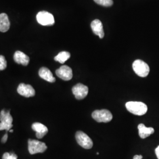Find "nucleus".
Segmentation results:
<instances>
[{
  "label": "nucleus",
  "instance_id": "obj_6",
  "mask_svg": "<svg viewBox=\"0 0 159 159\" xmlns=\"http://www.w3.org/2000/svg\"><path fill=\"white\" fill-rule=\"evenodd\" d=\"M75 139L80 146L84 148L90 149L93 146V143L90 137L81 131H78L76 133Z\"/></svg>",
  "mask_w": 159,
  "mask_h": 159
},
{
  "label": "nucleus",
  "instance_id": "obj_11",
  "mask_svg": "<svg viewBox=\"0 0 159 159\" xmlns=\"http://www.w3.org/2000/svg\"><path fill=\"white\" fill-rule=\"evenodd\" d=\"M32 129L36 132V137L42 139L47 134L48 130L46 125L40 123H34L32 125Z\"/></svg>",
  "mask_w": 159,
  "mask_h": 159
},
{
  "label": "nucleus",
  "instance_id": "obj_4",
  "mask_svg": "<svg viewBox=\"0 0 159 159\" xmlns=\"http://www.w3.org/2000/svg\"><path fill=\"white\" fill-rule=\"evenodd\" d=\"M92 117L98 123H108L113 119V115L107 110H97L93 112Z\"/></svg>",
  "mask_w": 159,
  "mask_h": 159
},
{
  "label": "nucleus",
  "instance_id": "obj_10",
  "mask_svg": "<svg viewBox=\"0 0 159 159\" xmlns=\"http://www.w3.org/2000/svg\"><path fill=\"white\" fill-rule=\"evenodd\" d=\"M17 92L22 96L30 97L35 96V92L34 88L30 84H25L24 83L20 84L17 88Z\"/></svg>",
  "mask_w": 159,
  "mask_h": 159
},
{
  "label": "nucleus",
  "instance_id": "obj_24",
  "mask_svg": "<svg viewBox=\"0 0 159 159\" xmlns=\"http://www.w3.org/2000/svg\"><path fill=\"white\" fill-rule=\"evenodd\" d=\"M9 131H10V132H11V133H12V132H13V130H11V129Z\"/></svg>",
  "mask_w": 159,
  "mask_h": 159
},
{
  "label": "nucleus",
  "instance_id": "obj_12",
  "mask_svg": "<svg viewBox=\"0 0 159 159\" xmlns=\"http://www.w3.org/2000/svg\"><path fill=\"white\" fill-rule=\"evenodd\" d=\"M91 27L94 34L99 37L100 39H102L104 36L102 23L100 20L96 19L93 21L91 23Z\"/></svg>",
  "mask_w": 159,
  "mask_h": 159
},
{
  "label": "nucleus",
  "instance_id": "obj_13",
  "mask_svg": "<svg viewBox=\"0 0 159 159\" xmlns=\"http://www.w3.org/2000/svg\"><path fill=\"white\" fill-rule=\"evenodd\" d=\"M14 61L19 64L24 66H27L30 62V58L27 55L20 51H17L14 55Z\"/></svg>",
  "mask_w": 159,
  "mask_h": 159
},
{
  "label": "nucleus",
  "instance_id": "obj_8",
  "mask_svg": "<svg viewBox=\"0 0 159 159\" xmlns=\"http://www.w3.org/2000/svg\"><path fill=\"white\" fill-rule=\"evenodd\" d=\"M72 92L77 100H82L87 96L89 88L86 85L79 83L73 87Z\"/></svg>",
  "mask_w": 159,
  "mask_h": 159
},
{
  "label": "nucleus",
  "instance_id": "obj_7",
  "mask_svg": "<svg viewBox=\"0 0 159 159\" xmlns=\"http://www.w3.org/2000/svg\"><path fill=\"white\" fill-rule=\"evenodd\" d=\"M37 21L42 25L50 26L54 24L55 20L54 16L48 12L40 11L37 14Z\"/></svg>",
  "mask_w": 159,
  "mask_h": 159
},
{
  "label": "nucleus",
  "instance_id": "obj_3",
  "mask_svg": "<svg viewBox=\"0 0 159 159\" xmlns=\"http://www.w3.org/2000/svg\"><path fill=\"white\" fill-rule=\"evenodd\" d=\"M132 67L135 73L139 77H146L149 74L150 68L148 64L141 60H135L133 63Z\"/></svg>",
  "mask_w": 159,
  "mask_h": 159
},
{
  "label": "nucleus",
  "instance_id": "obj_5",
  "mask_svg": "<svg viewBox=\"0 0 159 159\" xmlns=\"http://www.w3.org/2000/svg\"><path fill=\"white\" fill-rule=\"evenodd\" d=\"M28 144L29 153L31 154L42 153H44L47 149V146L44 143L36 140L29 139Z\"/></svg>",
  "mask_w": 159,
  "mask_h": 159
},
{
  "label": "nucleus",
  "instance_id": "obj_1",
  "mask_svg": "<svg viewBox=\"0 0 159 159\" xmlns=\"http://www.w3.org/2000/svg\"><path fill=\"white\" fill-rule=\"evenodd\" d=\"M125 107L131 113L137 116H142L148 111V106L146 104L140 102H126Z\"/></svg>",
  "mask_w": 159,
  "mask_h": 159
},
{
  "label": "nucleus",
  "instance_id": "obj_18",
  "mask_svg": "<svg viewBox=\"0 0 159 159\" xmlns=\"http://www.w3.org/2000/svg\"><path fill=\"white\" fill-rule=\"evenodd\" d=\"M97 4L104 7H110L113 4V1L112 0H94Z\"/></svg>",
  "mask_w": 159,
  "mask_h": 159
},
{
  "label": "nucleus",
  "instance_id": "obj_9",
  "mask_svg": "<svg viewBox=\"0 0 159 159\" xmlns=\"http://www.w3.org/2000/svg\"><path fill=\"white\" fill-rule=\"evenodd\" d=\"M56 74L61 79L69 81L73 78L72 69L68 66H62L56 71Z\"/></svg>",
  "mask_w": 159,
  "mask_h": 159
},
{
  "label": "nucleus",
  "instance_id": "obj_20",
  "mask_svg": "<svg viewBox=\"0 0 159 159\" xmlns=\"http://www.w3.org/2000/svg\"><path fill=\"white\" fill-rule=\"evenodd\" d=\"M2 159H17V156L15 153H5L2 156Z\"/></svg>",
  "mask_w": 159,
  "mask_h": 159
},
{
  "label": "nucleus",
  "instance_id": "obj_17",
  "mask_svg": "<svg viewBox=\"0 0 159 159\" xmlns=\"http://www.w3.org/2000/svg\"><path fill=\"white\" fill-rule=\"evenodd\" d=\"M70 53L67 51H62L54 57V60L61 64H64L70 58Z\"/></svg>",
  "mask_w": 159,
  "mask_h": 159
},
{
  "label": "nucleus",
  "instance_id": "obj_16",
  "mask_svg": "<svg viewBox=\"0 0 159 159\" xmlns=\"http://www.w3.org/2000/svg\"><path fill=\"white\" fill-rule=\"evenodd\" d=\"M10 27V23L8 16L6 13L0 14V31L7 32Z\"/></svg>",
  "mask_w": 159,
  "mask_h": 159
},
{
  "label": "nucleus",
  "instance_id": "obj_14",
  "mask_svg": "<svg viewBox=\"0 0 159 159\" xmlns=\"http://www.w3.org/2000/svg\"><path fill=\"white\" fill-rule=\"evenodd\" d=\"M40 77L43 79L47 81L50 83H54L56 79L53 76L51 71L48 68L46 67H41L39 72Z\"/></svg>",
  "mask_w": 159,
  "mask_h": 159
},
{
  "label": "nucleus",
  "instance_id": "obj_22",
  "mask_svg": "<svg viewBox=\"0 0 159 159\" xmlns=\"http://www.w3.org/2000/svg\"><path fill=\"white\" fill-rule=\"evenodd\" d=\"M155 153H156V156H157V159H159V146L156 148Z\"/></svg>",
  "mask_w": 159,
  "mask_h": 159
},
{
  "label": "nucleus",
  "instance_id": "obj_2",
  "mask_svg": "<svg viewBox=\"0 0 159 159\" xmlns=\"http://www.w3.org/2000/svg\"><path fill=\"white\" fill-rule=\"evenodd\" d=\"M12 117L10 111L2 110L0 113V130L10 131L12 127Z\"/></svg>",
  "mask_w": 159,
  "mask_h": 159
},
{
  "label": "nucleus",
  "instance_id": "obj_21",
  "mask_svg": "<svg viewBox=\"0 0 159 159\" xmlns=\"http://www.w3.org/2000/svg\"><path fill=\"white\" fill-rule=\"evenodd\" d=\"M7 139H8V134H7V132L6 134H5V135L2 138L1 142L2 143H6Z\"/></svg>",
  "mask_w": 159,
  "mask_h": 159
},
{
  "label": "nucleus",
  "instance_id": "obj_23",
  "mask_svg": "<svg viewBox=\"0 0 159 159\" xmlns=\"http://www.w3.org/2000/svg\"><path fill=\"white\" fill-rule=\"evenodd\" d=\"M143 156L142 155H136L134 156L133 159H142Z\"/></svg>",
  "mask_w": 159,
  "mask_h": 159
},
{
  "label": "nucleus",
  "instance_id": "obj_19",
  "mask_svg": "<svg viewBox=\"0 0 159 159\" xmlns=\"http://www.w3.org/2000/svg\"><path fill=\"white\" fill-rule=\"evenodd\" d=\"M7 61L6 58L3 56H0V71L4 70L7 67Z\"/></svg>",
  "mask_w": 159,
  "mask_h": 159
},
{
  "label": "nucleus",
  "instance_id": "obj_15",
  "mask_svg": "<svg viewBox=\"0 0 159 159\" xmlns=\"http://www.w3.org/2000/svg\"><path fill=\"white\" fill-rule=\"evenodd\" d=\"M138 130L139 136L142 139H146V137L153 134L154 132V130L153 127H147L142 123L138 125Z\"/></svg>",
  "mask_w": 159,
  "mask_h": 159
}]
</instances>
